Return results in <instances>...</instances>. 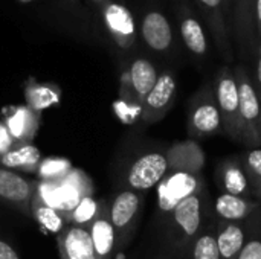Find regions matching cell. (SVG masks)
<instances>
[{"instance_id": "f546056e", "label": "cell", "mask_w": 261, "mask_h": 259, "mask_svg": "<svg viewBox=\"0 0 261 259\" xmlns=\"http://www.w3.org/2000/svg\"><path fill=\"white\" fill-rule=\"evenodd\" d=\"M44 202L49 205V208H61V192H60V186H50V185H44L41 188Z\"/></svg>"}, {"instance_id": "9a60e30c", "label": "cell", "mask_w": 261, "mask_h": 259, "mask_svg": "<svg viewBox=\"0 0 261 259\" xmlns=\"http://www.w3.org/2000/svg\"><path fill=\"white\" fill-rule=\"evenodd\" d=\"M216 237L220 259H237L248 238V221H217Z\"/></svg>"}, {"instance_id": "4316f807", "label": "cell", "mask_w": 261, "mask_h": 259, "mask_svg": "<svg viewBox=\"0 0 261 259\" xmlns=\"http://www.w3.org/2000/svg\"><path fill=\"white\" fill-rule=\"evenodd\" d=\"M29 102L35 108H46L50 104L57 102V95L46 87H38L29 92Z\"/></svg>"}, {"instance_id": "44dd1931", "label": "cell", "mask_w": 261, "mask_h": 259, "mask_svg": "<svg viewBox=\"0 0 261 259\" xmlns=\"http://www.w3.org/2000/svg\"><path fill=\"white\" fill-rule=\"evenodd\" d=\"M237 259H261V208L248 220V238Z\"/></svg>"}, {"instance_id": "7c38bea8", "label": "cell", "mask_w": 261, "mask_h": 259, "mask_svg": "<svg viewBox=\"0 0 261 259\" xmlns=\"http://www.w3.org/2000/svg\"><path fill=\"white\" fill-rule=\"evenodd\" d=\"M168 172H188V174H203L206 156L203 148L197 140L188 139L176 142L167 150Z\"/></svg>"}, {"instance_id": "1f68e13d", "label": "cell", "mask_w": 261, "mask_h": 259, "mask_svg": "<svg viewBox=\"0 0 261 259\" xmlns=\"http://www.w3.org/2000/svg\"><path fill=\"white\" fill-rule=\"evenodd\" d=\"M24 118H26V114L20 110L11 121H9V124H11V131L15 134V136H20L21 133H23V127H24Z\"/></svg>"}, {"instance_id": "8fae6325", "label": "cell", "mask_w": 261, "mask_h": 259, "mask_svg": "<svg viewBox=\"0 0 261 259\" xmlns=\"http://www.w3.org/2000/svg\"><path fill=\"white\" fill-rule=\"evenodd\" d=\"M168 174L167 154L164 153H148L139 157L130 168L128 183L133 189L145 191L161 183Z\"/></svg>"}, {"instance_id": "ac0fdd59", "label": "cell", "mask_w": 261, "mask_h": 259, "mask_svg": "<svg viewBox=\"0 0 261 259\" xmlns=\"http://www.w3.org/2000/svg\"><path fill=\"white\" fill-rule=\"evenodd\" d=\"M216 234H217V220L214 218L193 241L187 259H220Z\"/></svg>"}, {"instance_id": "e0dca14e", "label": "cell", "mask_w": 261, "mask_h": 259, "mask_svg": "<svg viewBox=\"0 0 261 259\" xmlns=\"http://www.w3.org/2000/svg\"><path fill=\"white\" fill-rule=\"evenodd\" d=\"M106 21L112 34L124 44L128 46L135 38V21L127 8L121 5H109L106 9Z\"/></svg>"}, {"instance_id": "8d00e7d4", "label": "cell", "mask_w": 261, "mask_h": 259, "mask_svg": "<svg viewBox=\"0 0 261 259\" xmlns=\"http://www.w3.org/2000/svg\"><path fill=\"white\" fill-rule=\"evenodd\" d=\"M229 2H231V0H229Z\"/></svg>"}, {"instance_id": "5b68a950", "label": "cell", "mask_w": 261, "mask_h": 259, "mask_svg": "<svg viewBox=\"0 0 261 259\" xmlns=\"http://www.w3.org/2000/svg\"><path fill=\"white\" fill-rule=\"evenodd\" d=\"M214 93L222 118L223 134L232 142L242 143V128L239 114V87L232 66L223 64L219 67L214 79Z\"/></svg>"}, {"instance_id": "4fadbf2b", "label": "cell", "mask_w": 261, "mask_h": 259, "mask_svg": "<svg viewBox=\"0 0 261 259\" xmlns=\"http://www.w3.org/2000/svg\"><path fill=\"white\" fill-rule=\"evenodd\" d=\"M177 93V79L176 75L170 70L162 72L151 89V92L147 95L144 104H142V111L147 119H159L162 118L170 107L173 105Z\"/></svg>"}, {"instance_id": "3957f363", "label": "cell", "mask_w": 261, "mask_h": 259, "mask_svg": "<svg viewBox=\"0 0 261 259\" xmlns=\"http://www.w3.org/2000/svg\"><path fill=\"white\" fill-rule=\"evenodd\" d=\"M220 133H223V128L214 93V82L206 81L190 99L188 134L190 139L200 140Z\"/></svg>"}, {"instance_id": "7402d4cb", "label": "cell", "mask_w": 261, "mask_h": 259, "mask_svg": "<svg viewBox=\"0 0 261 259\" xmlns=\"http://www.w3.org/2000/svg\"><path fill=\"white\" fill-rule=\"evenodd\" d=\"M0 195L6 200L21 202L29 195V185L17 174L0 169Z\"/></svg>"}, {"instance_id": "d6a6232c", "label": "cell", "mask_w": 261, "mask_h": 259, "mask_svg": "<svg viewBox=\"0 0 261 259\" xmlns=\"http://www.w3.org/2000/svg\"><path fill=\"white\" fill-rule=\"evenodd\" d=\"M0 259H18V256L11 246L0 241Z\"/></svg>"}, {"instance_id": "d6986e66", "label": "cell", "mask_w": 261, "mask_h": 259, "mask_svg": "<svg viewBox=\"0 0 261 259\" xmlns=\"http://www.w3.org/2000/svg\"><path fill=\"white\" fill-rule=\"evenodd\" d=\"M139 195L132 191L121 192L112 206V224L115 227H125L132 223L139 211Z\"/></svg>"}, {"instance_id": "6da1fadb", "label": "cell", "mask_w": 261, "mask_h": 259, "mask_svg": "<svg viewBox=\"0 0 261 259\" xmlns=\"http://www.w3.org/2000/svg\"><path fill=\"white\" fill-rule=\"evenodd\" d=\"M214 218L213 197L205 183L194 194L182 200L168 215L170 250L174 258L187 259L193 241Z\"/></svg>"}, {"instance_id": "f1b7e54d", "label": "cell", "mask_w": 261, "mask_h": 259, "mask_svg": "<svg viewBox=\"0 0 261 259\" xmlns=\"http://www.w3.org/2000/svg\"><path fill=\"white\" fill-rule=\"evenodd\" d=\"M95 214V203L92 198H83L80 202V205L76 206V212H75V218L80 223H84L87 220H90Z\"/></svg>"}, {"instance_id": "30bf717a", "label": "cell", "mask_w": 261, "mask_h": 259, "mask_svg": "<svg viewBox=\"0 0 261 259\" xmlns=\"http://www.w3.org/2000/svg\"><path fill=\"white\" fill-rule=\"evenodd\" d=\"M214 179L220 192L255 200L252 194L251 180L242 162V156L234 154L222 159L216 166Z\"/></svg>"}, {"instance_id": "836d02e7", "label": "cell", "mask_w": 261, "mask_h": 259, "mask_svg": "<svg viewBox=\"0 0 261 259\" xmlns=\"http://www.w3.org/2000/svg\"><path fill=\"white\" fill-rule=\"evenodd\" d=\"M255 29H257V46L261 40V0H255Z\"/></svg>"}, {"instance_id": "52a82bcc", "label": "cell", "mask_w": 261, "mask_h": 259, "mask_svg": "<svg viewBox=\"0 0 261 259\" xmlns=\"http://www.w3.org/2000/svg\"><path fill=\"white\" fill-rule=\"evenodd\" d=\"M231 34L236 56L245 64L255 61V0H231Z\"/></svg>"}, {"instance_id": "484cf974", "label": "cell", "mask_w": 261, "mask_h": 259, "mask_svg": "<svg viewBox=\"0 0 261 259\" xmlns=\"http://www.w3.org/2000/svg\"><path fill=\"white\" fill-rule=\"evenodd\" d=\"M35 217L40 221V224L44 229H47L49 232H58L61 229V218L49 206H40V208H37Z\"/></svg>"}, {"instance_id": "d590c367", "label": "cell", "mask_w": 261, "mask_h": 259, "mask_svg": "<svg viewBox=\"0 0 261 259\" xmlns=\"http://www.w3.org/2000/svg\"><path fill=\"white\" fill-rule=\"evenodd\" d=\"M21 2H29V0H21Z\"/></svg>"}, {"instance_id": "4dcf8cb0", "label": "cell", "mask_w": 261, "mask_h": 259, "mask_svg": "<svg viewBox=\"0 0 261 259\" xmlns=\"http://www.w3.org/2000/svg\"><path fill=\"white\" fill-rule=\"evenodd\" d=\"M252 75H254V82H255V87H257V92H258L261 99V40L258 41V46H257L255 72H252Z\"/></svg>"}, {"instance_id": "2e32d148", "label": "cell", "mask_w": 261, "mask_h": 259, "mask_svg": "<svg viewBox=\"0 0 261 259\" xmlns=\"http://www.w3.org/2000/svg\"><path fill=\"white\" fill-rule=\"evenodd\" d=\"M159 78V73L154 67V64L145 58H138L130 66V82L132 89L139 98L141 104H144L147 95L154 87L156 81Z\"/></svg>"}, {"instance_id": "8992f818", "label": "cell", "mask_w": 261, "mask_h": 259, "mask_svg": "<svg viewBox=\"0 0 261 259\" xmlns=\"http://www.w3.org/2000/svg\"><path fill=\"white\" fill-rule=\"evenodd\" d=\"M173 8L182 44L197 64H203L210 56V41L206 27L194 6V2L173 0Z\"/></svg>"}, {"instance_id": "603a6c76", "label": "cell", "mask_w": 261, "mask_h": 259, "mask_svg": "<svg viewBox=\"0 0 261 259\" xmlns=\"http://www.w3.org/2000/svg\"><path fill=\"white\" fill-rule=\"evenodd\" d=\"M242 162L251 180L254 198L261 203V147L243 153Z\"/></svg>"}, {"instance_id": "277c9868", "label": "cell", "mask_w": 261, "mask_h": 259, "mask_svg": "<svg viewBox=\"0 0 261 259\" xmlns=\"http://www.w3.org/2000/svg\"><path fill=\"white\" fill-rule=\"evenodd\" d=\"M194 6L211 35L214 46L225 64L234 63V43L231 34V2L229 0H193Z\"/></svg>"}, {"instance_id": "e575fe53", "label": "cell", "mask_w": 261, "mask_h": 259, "mask_svg": "<svg viewBox=\"0 0 261 259\" xmlns=\"http://www.w3.org/2000/svg\"><path fill=\"white\" fill-rule=\"evenodd\" d=\"M6 147H8V134L5 128L0 127V150H5Z\"/></svg>"}, {"instance_id": "7a4b0ae2", "label": "cell", "mask_w": 261, "mask_h": 259, "mask_svg": "<svg viewBox=\"0 0 261 259\" xmlns=\"http://www.w3.org/2000/svg\"><path fill=\"white\" fill-rule=\"evenodd\" d=\"M239 87V114L242 128V143L249 148L261 147V99L252 70L245 63L232 64Z\"/></svg>"}, {"instance_id": "ba28073f", "label": "cell", "mask_w": 261, "mask_h": 259, "mask_svg": "<svg viewBox=\"0 0 261 259\" xmlns=\"http://www.w3.org/2000/svg\"><path fill=\"white\" fill-rule=\"evenodd\" d=\"M206 183L203 174H188V172H168L158 191V208L168 217L173 209L187 197L194 194L200 186Z\"/></svg>"}, {"instance_id": "83f0119b", "label": "cell", "mask_w": 261, "mask_h": 259, "mask_svg": "<svg viewBox=\"0 0 261 259\" xmlns=\"http://www.w3.org/2000/svg\"><path fill=\"white\" fill-rule=\"evenodd\" d=\"M69 169V163L66 160H47L41 165V176L44 177H57V176H61L64 174L66 171Z\"/></svg>"}, {"instance_id": "9c48e42d", "label": "cell", "mask_w": 261, "mask_h": 259, "mask_svg": "<svg viewBox=\"0 0 261 259\" xmlns=\"http://www.w3.org/2000/svg\"><path fill=\"white\" fill-rule=\"evenodd\" d=\"M141 35L144 43L158 53H171L179 44L168 17L159 9H150L144 14Z\"/></svg>"}, {"instance_id": "ffe728a7", "label": "cell", "mask_w": 261, "mask_h": 259, "mask_svg": "<svg viewBox=\"0 0 261 259\" xmlns=\"http://www.w3.org/2000/svg\"><path fill=\"white\" fill-rule=\"evenodd\" d=\"M64 249L69 259H95V247L89 232L72 229L66 235Z\"/></svg>"}, {"instance_id": "d4e9b609", "label": "cell", "mask_w": 261, "mask_h": 259, "mask_svg": "<svg viewBox=\"0 0 261 259\" xmlns=\"http://www.w3.org/2000/svg\"><path fill=\"white\" fill-rule=\"evenodd\" d=\"M40 159V153L34 147H23L15 151L5 154L2 163L5 166H23V165H34Z\"/></svg>"}, {"instance_id": "cb8c5ba5", "label": "cell", "mask_w": 261, "mask_h": 259, "mask_svg": "<svg viewBox=\"0 0 261 259\" xmlns=\"http://www.w3.org/2000/svg\"><path fill=\"white\" fill-rule=\"evenodd\" d=\"M90 237L93 241L95 252H98V255L106 256L107 253H110V250L113 247V227L109 221H106V220L96 221L93 224Z\"/></svg>"}, {"instance_id": "5bb4252c", "label": "cell", "mask_w": 261, "mask_h": 259, "mask_svg": "<svg viewBox=\"0 0 261 259\" xmlns=\"http://www.w3.org/2000/svg\"><path fill=\"white\" fill-rule=\"evenodd\" d=\"M261 208L260 202L220 192L213 200V212L217 221H248Z\"/></svg>"}]
</instances>
